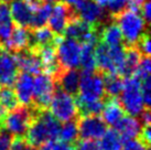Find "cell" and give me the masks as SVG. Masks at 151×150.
Returning <instances> with one entry per match:
<instances>
[{"instance_id": "6da1fadb", "label": "cell", "mask_w": 151, "mask_h": 150, "mask_svg": "<svg viewBox=\"0 0 151 150\" xmlns=\"http://www.w3.org/2000/svg\"><path fill=\"white\" fill-rule=\"evenodd\" d=\"M60 128V121L49 109H44L32 120L24 138L31 146L37 148L45 142L56 141L59 139Z\"/></svg>"}, {"instance_id": "7a4b0ae2", "label": "cell", "mask_w": 151, "mask_h": 150, "mask_svg": "<svg viewBox=\"0 0 151 150\" xmlns=\"http://www.w3.org/2000/svg\"><path fill=\"white\" fill-rule=\"evenodd\" d=\"M113 21L116 22L122 31L125 46H134L140 38L148 32V25L139 12H134L129 9L113 17Z\"/></svg>"}, {"instance_id": "3957f363", "label": "cell", "mask_w": 151, "mask_h": 150, "mask_svg": "<svg viewBox=\"0 0 151 150\" xmlns=\"http://www.w3.org/2000/svg\"><path fill=\"white\" fill-rule=\"evenodd\" d=\"M140 84L141 81L134 75L124 79V87L118 100L122 109L129 116L138 117L143 109L147 108L143 104L140 92Z\"/></svg>"}, {"instance_id": "277c9868", "label": "cell", "mask_w": 151, "mask_h": 150, "mask_svg": "<svg viewBox=\"0 0 151 150\" xmlns=\"http://www.w3.org/2000/svg\"><path fill=\"white\" fill-rule=\"evenodd\" d=\"M76 17L96 27H103L113 21V17L94 0H77L74 4Z\"/></svg>"}, {"instance_id": "5b68a950", "label": "cell", "mask_w": 151, "mask_h": 150, "mask_svg": "<svg viewBox=\"0 0 151 150\" xmlns=\"http://www.w3.org/2000/svg\"><path fill=\"white\" fill-rule=\"evenodd\" d=\"M49 107H50L51 114L58 120L62 123L72 120V119H77L78 117L74 98L62 91L58 85L55 87L54 94L52 96Z\"/></svg>"}, {"instance_id": "8992f818", "label": "cell", "mask_w": 151, "mask_h": 150, "mask_svg": "<svg viewBox=\"0 0 151 150\" xmlns=\"http://www.w3.org/2000/svg\"><path fill=\"white\" fill-rule=\"evenodd\" d=\"M32 119L33 118L29 106H17L7 114L4 120V128L11 133L13 137L24 138L32 123Z\"/></svg>"}, {"instance_id": "52a82bcc", "label": "cell", "mask_w": 151, "mask_h": 150, "mask_svg": "<svg viewBox=\"0 0 151 150\" xmlns=\"http://www.w3.org/2000/svg\"><path fill=\"white\" fill-rule=\"evenodd\" d=\"M81 45L78 42L66 37H59L55 44L56 56L62 69H77L80 66Z\"/></svg>"}, {"instance_id": "ba28073f", "label": "cell", "mask_w": 151, "mask_h": 150, "mask_svg": "<svg viewBox=\"0 0 151 150\" xmlns=\"http://www.w3.org/2000/svg\"><path fill=\"white\" fill-rule=\"evenodd\" d=\"M56 84L50 75L39 73L33 77V100L31 104L37 108L49 109Z\"/></svg>"}, {"instance_id": "9c48e42d", "label": "cell", "mask_w": 151, "mask_h": 150, "mask_svg": "<svg viewBox=\"0 0 151 150\" xmlns=\"http://www.w3.org/2000/svg\"><path fill=\"white\" fill-rule=\"evenodd\" d=\"M78 95L87 100H101L105 97L103 74L98 71L81 72Z\"/></svg>"}, {"instance_id": "30bf717a", "label": "cell", "mask_w": 151, "mask_h": 150, "mask_svg": "<svg viewBox=\"0 0 151 150\" xmlns=\"http://www.w3.org/2000/svg\"><path fill=\"white\" fill-rule=\"evenodd\" d=\"M78 138L96 140L103 137L107 130V125L99 115H88L77 117Z\"/></svg>"}, {"instance_id": "8fae6325", "label": "cell", "mask_w": 151, "mask_h": 150, "mask_svg": "<svg viewBox=\"0 0 151 150\" xmlns=\"http://www.w3.org/2000/svg\"><path fill=\"white\" fill-rule=\"evenodd\" d=\"M75 17L76 14L72 6L64 2H58L54 7H52L50 18L47 20L50 30L55 35L62 37L67 23Z\"/></svg>"}, {"instance_id": "7c38bea8", "label": "cell", "mask_w": 151, "mask_h": 150, "mask_svg": "<svg viewBox=\"0 0 151 150\" xmlns=\"http://www.w3.org/2000/svg\"><path fill=\"white\" fill-rule=\"evenodd\" d=\"M19 74V69L13 53L4 49L0 50V84L4 86H11Z\"/></svg>"}, {"instance_id": "4fadbf2b", "label": "cell", "mask_w": 151, "mask_h": 150, "mask_svg": "<svg viewBox=\"0 0 151 150\" xmlns=\"http://www.w3.org/2000/svg\"><path fill=\"white\" fill-rule=\"evenodd\" d=\"M13 55L20 72H27L34 75L42 72V64L38 52L25 48L17 53H13Z\"/></svg>"}, {"instance_id": "5bb4252c", "label": "cell", "mask_w": 151, "mask_h": 150, "mask_svg": "<svg viewBox=\"0 0 151 150\" xmlns=\"http://www.w3.org/2000/svg\"><path fill=\"white\" fill-rule=\"evenodd\" d=\"M14 93L19 103L29 106L33 100V76L27 72H19L14 81Z\"/></svg>"}, {"instance_id": "9a60e30c", "label": "cell", "mask_w": 151, "mask_h": 150, "mask_svg": "<svg viewBox=\"0 0 151 150\" xmlns=\"http://www.w3.org/2000/svg\"><path fill=\"white\" fill-rule=\"evenodd\" d=\"M30 40V29L24 27L16 25L13 27V30L10 37L2 42V49L8 51L10 53H17L19 51L23 50L29 45Z\"/></svg>"}, {"instance_id": "2e32d148", "label": "cell", "mask_w": 151, "mask_h": 150, "mask_svg": "<svg viewBox=\"0 0 151 150\" xmlns=\"http://www.w3.org/2000/svg\"><path fill=\"white\" fill-rule=\"evenodd\" d=\"M96 70L101 74H117L116 67L113 64V61L109 55V45L97 41L94 50Z\"/></svg>"}, {"instance_id": "e0dca14e", "label": "cell", "mask_w": 151, "mask_h": 150, "mask_svg": "<svg viewBox=\"0 0 151 150\" xmlns=\"http://www.w3.org/2000/svg\"><path fill=\"white\" fill-rule=\"evenodd\" d=\"M80 79L81 73L76 69H67L61 72L55 81V84L68 95L76 96L78 94Z\"/></svg>"}, {"instance_id": "ac0fdd59", "label": "cell", "mask_w": 151, "mask_h": 150, "mask_svg": "<svg viewBox=\"0 0 151 150\" xmlns=\"http://www.w3.org/2000/svg\"><path fill=\"white\" fill-rule=\"evenodd\" d=\"M105 97V106L101 112V118L106 123V125L115 127L126 115V112L119 104L118 97Z\"/></svg>"}, {"instance_id": "d6986e66", "label": "cell", "mask_w": 151, "mask_h": 150, "mask_svg": "<svg viewBox=\"0 0 151 150\" xmlns=\"http://www.w3.org/2000/svg\"><path fill=\"white\" fill-rule=\"evenodd\" d=\"M9 9L11 18L16 22V25L19 27L29 28L32 20L33 11L30 9L24 0H11Z\"/></svg>"}, {"instance_id": "ffe728a7", "label": "cell", "mask_w": 151, "mask_h": 150, "mask_svg": "<svg viewBox=\"0 0 151 150\" xmlns=\"http://www.w3.org/2000/svg\"><path fill=\"white\" fill-rule=\"evenodd\" d=\"M114 128L120 135L122 142H125L132 138H138L142 126L138 120V118L125 115Z\"/></svg>"}, {"instance_id": "44dd1931", "label": "cell", "mask_w": 151, "mask_h": 150, "mask_svg": "<svg viewBox=\"0 0 151 150\" xmlns=\"http://www.w3.org/2000/svg\"><path fill=\"white\" fill-rule=\"evenodd\" d=\"M98 41L103 42L109 46L122 45L124 39L117 23L111 21L107 25L101 27L99 33H98Z\"/></svg>"}, {"instance_id": "7402d4cb", "label": "cell", "mask_w": 151, "mask_h": 150, "mask_svg": "<svg viewBox=\"0 0 151 150\" xmlns=\"http://www.w3.org/2000/svg\"><path fill=\"white\" fill-rule=\"evenodd\" d=\"M125 49H126V55L122 69L119 71V75L122 77L127 79L134 74L142 55L139 53V51L134 46H125Z\"/></svg>"}, {"instance_id": "603a6c76", "label": "cell", "mask_w": 151, "mask_h": 150, "mask_svg": "<svg viewBox=\"0 0 151 150\" xmlns=\"http://www.w3.org/2000/svg\"><path fill=\"white\" fill-rule=\"evenodd\" d=\"M12 18L7 2H0V41L4 42L13 30Z\"/></svg>"}, {"instance_id": "cb8c5ba5", "label": "cell", "mask_w": 151, "mask_h": 150, "mask_svg": "<svg viewBox=\"0 0 151 150\" xmlns=\"http://www.w3.org/2000/svg\"><path fill=\"white\" fill-rule=\"evenodd\" d=\"M96 43H84L82 44L81 49V58H80V66L82 67V72H95L96 70V63H95V50Z\"/></svg>"}, {"instance_id": "d4e9b609", "label": "cell", "mask_w": 151, "mask_h": 150, "mask_svg": "<svg viewBox=\"0 0 151 150\" xmlns=\"http://www.w3.org/2000/svg\"><path fill=\"white\" fill-rule=\"evenodd\" d=\"M104 91L107 97H118L124 87V79L118 74H103Z\"/></svg>"}, {"instance_id": "484cf974", "label": "cell", "mask_w": 151, "mask_h": 150, "mask_svg": "<svg viewBox=\"0 0 151 150\" xmlns=\"http://www.w3.org/2000/svg\"><path fill=\"white\" fill-rule=\"evenodd\" d=\"M101 150H122V140L120 135L115 128L114 129H107L106 133L103 135L99 142Z\"/></svg>"}, {"instance_id": "4316f807", "label": "cell", "mask_w": 151, "mask_h": 150, "mask_svg": "<svg viewBox=\"0 0 151 150\" xmlns=\"http://www.w3.org/2000/svg\"><path fill=\"white\" fill-rule=\"evenodd\" d=\"M59 138L61 141L75 144L78 140V129H77V121L76 119L65 121L63 126H61L59 133Z\"/></svg>"}, {"instance_id": "83f0119b", "label": "cell", "mask_w": 151, "mask_h": 150, "mask_svg": "<svg viewBox=\"0 0 151 150\" xmlns=\"http://www.w3.org/2000/svg\"><path fill=\"white\" fill-rule=\"evenodd\" d=\"M51 11H52V6L50 4H43L37 11L33 12L29 29L33 30L44 27L49 20V18H50Z\"/></svg>"}, {"instance_id": "f1b7e54d", "label": "cell", "mask_w": 151, "mask_h": 150, "mask_svg": "<svg viewBox=\"0 0 151 150\" xmlns=\"http://www.w3.org/2000/svg\"><path fill=\"white\" fill-rule=\"evenodd\" d=\"M0 105L4 106L8 112L19 106V100L11 86L4 85L2 87H0Z\"/></svg>"}, {"instance_id": "f546056e", "label": "cell", "mask_w": 151, "mask_h": 150, "mask_svg": "<svg viewBox=\"0 0 151 150\" xmlns=\"http://www.w3.org/2000/svg\"><path fill=\"white\" fill-rule=\"evenodd\" d=\"M151 72V62L149 56H141L140 62H139L137 70L134 72V76H137L140 81L145 79L146 77L150 76Z\"/></svg>"}, {"instance_id": "4dcf8cb0", "label": "cell", "mask_w": 151, "mask_h": 150, "mask_svg": "<svg viewBox=\"0 0 151 150\" xmlns=\"http://www.w3.org/2000/svg\"><path fill=\"white\" fill-rule=\"evenodd\" d=\"M111 17L117 16L127 8V0H108L105 6Z\"/></svg>"}, {"instance_id": "1f68e13d", "label": "cell", "mask_w": 151, "mask_h": 150, "mask_svg": "<svg viewBox=\"0 0 151 150\" xmlns=\"http://www.w3.org/2000/svg\"><path fill=\"white\" fill-rule=\"evenodd\" d=\"M140 92H141V96H142V100L145 106L149 108L151 104V81L150 76L146 77L145 79L141 81L140 84Z\"/></svg>"}, {"instance_id": "d6a6232c", "label": "cell", "mask_w": 151, "mask_h": 150, "mask_svg": "<svg viewBox=\"0 0 151 150\" xmlns=\"http://www.w3.org/2000/svg\"><path fill=\"white\" fill-rule=\"evenodd\" d=\"M134 48L139 51V53L142 56H150V39H149L148 32H146L137 41V43L134 44Z\"/></svg>"}, {"instance_id": "836d02e7", "label": "cell", "mask_w": 151, "mask_h": 150, "mask_svg": "<svg viewBox=\"0 0 151 150\" xmlns=\"http://www.w3.org/2000/svg\"><path fill=\"white\" fill-rule=\"evenodd\" d=\"M74 150H101L99 142L93 139H82L74 144Z\"/></svg>"}, {"instance_id": "e575fe53", "label": "cell", "mask_w": 151, "mask_h": 150, "mask_svg": "<svg viewBox=\"0 0 151 150\" xmlns=\"http://www.w3.org/2000/svg\"><path fill=\"white\" fill-rule=\"evenodd\" d=\"M9 150H37V148L31 146L29 142L25 140V138L13 137Z\"/></svg>"}, {"instance_id": "d590c367", "label": "cell", "mask_w": 151, "mask_h": 150, "mask_svg": "<svg viewBox=\"0 0 151 150\" xmlns=\"http://www.w3.org/2000/svg\"><path fill=\"white\" fill-rule=\"evenodd\" d=\"M13 136L4 128L0 129V150H9Z\"/></svg>"}, {"instance_id": "8d00e7d4", "label": "cell", "mask_w": 151, "mask_h": 150, "mask_svg": "<svg viewBox=\"0 0 151 150\" xmlns=\"http://www.w3.org/2000/svg\"><path fill=\"white\" fill-rule=\"evenodd\" d=\"M124 150H146L148 146H146L139 138H132L124 142Z\"/></svg>"}, {"instance_id": "74e56055", "label": "cell", "mask_w": 151, "mask_h": 150, "mask_svg": "<svg viewBox=\"0 0 151 150\" xmlns=\"http://www.w3.org/2000/svg\"><path fill=\"white\" fill-rule=\"evenodd\" d=\"M140 13H141V17L143 18V20L146 21V23L149 25L151 19V4L149 0L143 1V4L140 7Z\"/></svg>"}, {"instance_id": "f35d334b", "label": "cell", "mask_w": 151, "mask_h": 150, "mask_svg": "<svg viewBox=\"0 0 151 150\" xmlns=\"http://www.w3.org/2000/svg\"><path fill=\"white\" fill-rule=\"evenodd\" d=\"M138 138L143 142V144H145V145H146V146L149 147V145H150V141H151L150 125L143 126L142 128H141V131H140V133H139Z\"/></svg>"}, {"instance_id": "ab89813d", "label": "cell", "mask_w": 151, "mask_h": 150, "mask_svg": "<svg viewBox=\"0 0 151 150\" xmlns=\"http://www.w3.org/2000/svg\"><path fill=\"white\" fill-rule=\"evenodd\" d=\"M52 150H74V145L64 141H53Z\"/></svg>"}, {"instance_id": "60d3db41", "label": "cell", "mask_w": 151, "mask_h": 150, "mask_svg": "<svg viewBox=\"0 0 151 150\" xmlns=\"http://www.w3.org/2000/svg\"><path fill=\"white\" fill-rule=\"evenodd\" d=\"M43 4H58V2H60V0H42Z\"/></svg>"}, {"instance_id": "b9f144b4", "label": "cell", "mask_w": 151, "mask_h": 150, "mask_svg": "<svg viewBox=\"0 0 151 150\" xmlns=\"http://www.w3.org/2000/svg\"><path fill=\"white\" fill-rule=\"evenodd\" d=\"M94 1H96L97 4H101V7H105L106 4H107V1H108V0H94Z\"/></svg>"}, {"instance_id": "7bdbcfd3", "label": "cell", "mask_w": 151, "mask_h": 150, "mask_svg": "<svg viewBox=\"0 0 151 150\" xmlns=\"http://www.w3.org/2000/svg\"><path fill=\"white\" fill-rule=\"evenodd\" d=\"M76 1H77V0H62V2H64V4H70V6L74 4Z\"/></svg>"}, {"instance_id": "ee69618b", "label": "cell", "mask_w": 151, "mask_h": 150, "mask_svg": "<svg viewBox=\"0 0 151 150\" xmlns=\"http://www.w3.org/2000/svg\"><path fill=\"white\" fill-rule=\"evenodd\" d=\"M2 2H8V1H10V0H1Z\"/></svg>"}, {"instance_id": "f6af8a7d", "label": "cell", "mask_w": 151, "mask_h": 150, "mask_svg": "<svg viewBox=\"0 0 151 150\" xmlns=\"http://www.w3.org/2000/svg\"><path fill=\"white\" fill-rule=\"evenodd\" d=\"M2 49V44H1V42H0V50Z\"/></svg>"}, {"instance_id": "bcb514c9", "label": "cell", "mask_w": 151, "mask_h": 150, "mask_svg": "<svg viewBox=\"0 0 151 150\" xmlns=\"http://www.w3.org/2000/svg\"><path fill=\"white\" fill-rule=\"evenodd\" d=\"M1 128H4V127H2V126H1V125H0V129H1Z\"/></svg>"}]
</instances>
